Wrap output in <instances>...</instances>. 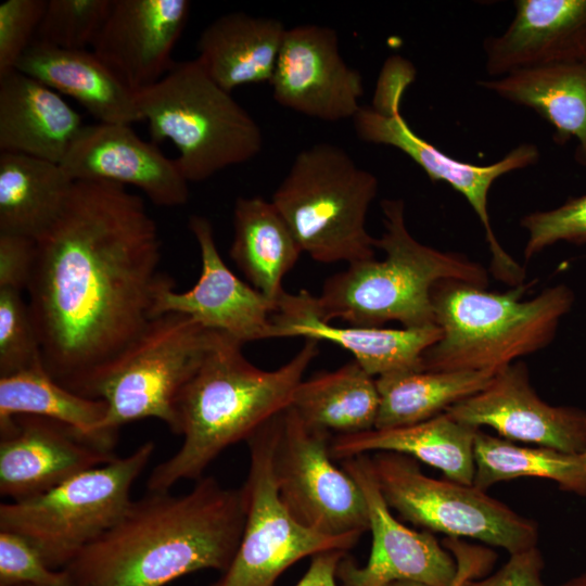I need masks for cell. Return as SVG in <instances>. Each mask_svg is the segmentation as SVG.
<instances>
[{"label": "cell", "instance_id": "cell-1", "mask_svg": "<svg viewBox=\"0 0 586 586\" xmlns=\"http://www.w3.org/2000/svg\"><path fill=\"white\" fill-rule=\"evenodd\" d=\"M162 240L139 195L109 181H75L61 215L36 240L26 289L46 371L87 397L153 319L166 276Z\"/></svg>", "mask_w": 586, "mask_h": 586}, {"label": "cell", "instance_id": "cell-2", "mask_svg": "<svg viewBox=\"0 0 586 586\" xmlns=\"http://www.w3.org/2000/svg\"><path fill=\"white\" fill-rule=\"evenodd\" d=\"M245 524L242 488L203 476L183 495L149 492L66 568L74 586H165L201 570L225 573Z\"/></svg>", "mask_w": 586, "mask_h": 586}, {"label": "cell", "instance_id": "cell-3", "mask_svg": "<svg viewBox=\"0 0 586 586\" xmlns=\"http://www.w3.org/2000/svg\"><path fill=\"white\" fill-rule=\"evenodd\" d=\"M243 344L215 331L199 368L180 391L176 433L180 448L156 464L149 492H169L182 480H200L229 446L246 441L265 422L286 409L296 386L318 355V341L306 339L288 362L275 370L251 364Z\"/></svg>", "mask_w": 586, "mask_h": 586}, {"label": "cell", "instance_id": "cell-4", "mask_svg": "<svg viewBox=\"0 0 586 586\" xmlns=\"http://www.w3.org/2000/svg\"><path fill=\"white\" fill-rule=\"evenodd\" d=\"M381 208L384 230L375 238V249L384 257L349 264L326 280L318 296L306 291L316 317L326 322L341 319L354 327L397 321L404 328H421L435 324L431 291L436 282L453 279L487 286L488 275L481 264L412 237L402 199H384Z\"/></svg>", "mask_w": 586, "mask_h": 586}, {"label": "cell", "instance_id": "cell-5", "mask_svg": "<svg viewBox=\"0 0 586 586\" xmlns=\"http://www.w3.org/2000/svg\"><path fill=\"white\" fill-rule=\"evenodd\" d=\"M536 281L505 292L453 279L436 282L431 301L441 337L423 353V370H498L548 346L575 293L559 283L523 300Z\"/></svg>", "mask_w": 586, "mask_h": 586}, {"label": "cell", "instance_id": "cell-6", "mask_svg": "<svg viewBox=\"0 0 586 586\" xmlns=\"http://www.w3.org/2000/svg\"><path fill=\"white\" fill-rule=\"evenodd\" d=\"M141 120L154 143L169 140L189 182L251 161L263 149L253 116L195 60L174 64L156 84L136 93Z\"/></svg>", "mask_w": 586, "mask_h": 586}, {"label": "cell", "instance_id": "cell-7", "mask_svg": "<svg viewBox=\"0 0 586 586\" xmlns=\"http://www.w3.org/2000/svg\"><path fill=\"white\" fill-rule=\"evenodd\" d=\"M378 189V178L344 149L319 142L296 154L271 202L302 252L349 265L375 257L366 218Z\"/></svg>", "mask_w": 586, "mask_h": 586}, {"label": "cell", "instance_id": "cell-8", "mask_svg": "<svg viewBox=\"0 0 586 586\" xmlns=\"http://www.w3.org/2000/svg\"><path fill=\"white\" fill-rule=\"evenodd\" d=\"M155 450L148 441L125 457L81 472L33 498L0 505V531L25 538L54 570L106 533L131 502L130 489Z\"/></svg>", "mask_w": 586, "mask_h": 586}, {"label": "cell", "instance_id": "cell-9", "mask_svg": "<svg viewBox=\"0 0 586 586\" xmlns=\"http://www.w3.org/2000/svg\"><path fill=\"white\" fill-rule=\"evenodd\" d=\"M214 334L181 314L155 316L87 393L107 405L101 430L118 434L126 423L155 418L175 434L176 399L202 362Z\"/></svg>", "mask_w": 586, "mask_h": 586}, {"label": "cell", "instance_id": "cell-10", "mask_svg": "<svg viewBox=\"0 0 586 586\" xmlns=\"http://www.w3.org/2000/svg\"><path fill=\"white\" fill-rule=\"evenodd\" d=\"M371 459L378 487L386 505L428 532L476 539L513 555L537 546L538 525L486 491L425 475L418 462L403 454L375 453Z\"/></svg>", "mask_w": 586, "mask_h": 586}, {"label": "cell", "instance_id": "cell-11", "mask_svg": "<svg viewBox=\"0 0 586 586\" xmlns=\"http://www.w3.org/2000/svg\"><path fill=\"white\" fill-rule=\"evenodd\" d=\"M280 413L245 441L250 467L241 487L244 530L231 565L211 586H276L280 575L298 560L324 551H348L359 539L316 533L298 523L281 501L272 467Z\"/></svg>", "mask_w": 586, "mask_h": 586}, {"label": "cell", "instance_id": "cell-12", "mask_svg": "<svg viewBox=\"0 0 586 586\" xmlns=\"http://www.w3.org/2000/svg\"><path fill=\"white\" fill-rule=\"evenodd\" d=\"M331 434L289 406L279 416L272 467L279 497L303 526L332 537L361 536L369 512L357 482L333 463Z\"/></svg>", "mask_w": 586, "mask_h": 586}, {"label": "cell", "instance_id": "cell-13", "mask_svg": "<svg viewBox=\"0 0 586 586\" xmlns=\"http://www.w3.org/2000/svg\"><path fill=\"white\" fill-rule=\"evenodd\" d=\"M358 138L367 143L397 149L416 163L434 182L443 181L471 205L485 232L494 277L512 286L525 282V269L498 242L488 215V193L501 176L536 164L539 151L533 143H521L499 161L476 165L454 158L412 130L400 113V105L375 110L361 106L353 118Z\"/></svg>", "mask_w": 586, "mask_h": 586}, {"label": "cell", "instance_id": "cell-14", "mask_svg": "<svg viewBox=\"0 0 586 586\" xmlns=\"http://www.w3.org/2000/svg\"><path fill=\"white\" fill-rule=\"evenodd\" d=\"M341 464L365 495L372 547L362 566L348 555L343 557L336 570L340 586H386L396 581L449 586L457 573L455 557L431 532L410 530L392 514L378 487L370 456L345 458Z\"/></svg>", "mask_w": 586, "mask_h": 586}, {"label": "cell", "instance_id": "cell-15", "mask_svg": "<svg viewBox=\"0 0 586 586\" xmlns=\"http://www.w3.org/2000/svg\"><path fill=\"white\" fill-rule=\"evenodd\" d=\"M189 229L201 253L199 280L190 290L177 292L166 276L154 295L153 318L168 313L181 314L242 344L277 337L271 320L276 304L228 268L218 252L211 221L193 215Z\"/></svg>", "mask_w": 586, "mask_h": 586}, {"label": "cell", "instance_id": "cell-16", "mask_svg": "<svg viewBox=\"0 0 586 586\" xmlns=\"http://www.w3.org/2000/svg\"><path fill=\"white\" fill-rule=\"evenodd\" d=\"M269 85L281 106L331 123L353 119L365 93L362 75L343 59L336 31L317 24L286 29Z\"/></svg>", "mask_w": 586, "mask_h": 586}, {"label": "cell", "instance_id": "cell-17", "mask_svg": "<svg viewBox=\"0 0 586 586\" xmlns=\"http://www.w3.org/2000/svg\"><path fill=\"white\" fill-rule=\"evenodd\" d=\"M116 445L34 415L0 422V495L18 501L116 458Z\"/></svg>", "mask_w": 586, "mask_h": 586}, {"label": "cell", "instance_id": "cell-18", "mask_svg": "<svg viewBox=\"0 0 586 586\" xmlns=\"http://www.w3.org/2000/svg\"><path fill=\"white\" fill-rule=\"evenodd\" d=\"M456 421L488 426L502 438L568 454L586 453V411L550 405L531 384L522 361L498 369L480 392L445 410Z\"/></svg>", "mask_w": 586, "mask_h": 586}, {"label": "cell", "instance_id": "cell-19", "mask_svg": "<svg viewBox=\"0 0 586 586\" xmlns=\"http://www.w3.org/2000/svg\"><path fill=\"white\" fill-rule=\"evenodd\" d=\"M61 166L74 181L133 186L157 206H181L190 195L189 181L176 160L126 124L85 125Z\"/></svg>", "mask_w": 586, "mask_h": 586}, {"label": "cell", "instance_id": "cell-20", "mask_svg": "<svg viewBox=\"0 0 586 586\" xmlns=\"http://www.w3.org/2000/svg\"><path fill=\"white\" fill-rule=\"evenodd\" d=\"M190 10L188 0H113L91 50L137 93L174 66L171 52Z\"/></svg>", "mask_w": 586, "mask_h": 586}, {"label": "cell", "instance_id": "cell-21", "mask_svg": "<svg viewBox=\"0 0 586 586\" xmlns=\"http://www.w3.org/2000/svg\"><path fill=\"white\" fill-rule=\"evenodd\" d=\"M514 8L506 30L484 39L488 75L553 64L586 66V0H515Z\"/></svg>", "mask_w": 586, "mask_h": 586}, {"label": "cell", "instance_id": "cell-22", "mask_svg": "<svg viewBox=\"0 0 586 586\" xmlns=\"http://www.w3.org/2000/svg\"><path fill=\"white\" fill-rule=\"evenodd\" d=\"M271 320L278 337L333 342L352 353L354 360L377 378L423 370V353L441 337L436 324L402 329L333 326L311 313L305 290L296 294L284 291Z\"/></svg>", "mask_w": 586, "mask_h": 586}, {"label": "cell", "instance_id": "cell-23", "mask_svg": "<svg viewBox=\"0 0 586 586\" xmlns=\"http://www.w3.org/2000/svg\"><path fill=\"white\" fill-rule=\"evenodd\" d=\"M85 125L43 82L20 71L0 78V151L61 164Z\"/></svg>", "mask_w": 586, "mask_h": 586}, {"label": "cell", "instance_id": "cell-24", "mask_svg": "<svg viewBox=\"0 0 586 586\" xmlns=\"http://www.w3.org/2000/svg\"><path fill=\"white\" fill-rule=\"evenodd\" d=\"M16 69L74 98L99 123L131 125L141 120L136 92L92 50L61 49L34 41Z\"/></svg>", "mask_w": 586, "mask_h": 586}, {"label": "cell", "instance_id": "cell-25", "mask_svg": "<svg viewBox=\"0 0 586 586\" xmlns=\"http://www.w3.org/2000/svg\"><path fill=\"white\" fill-rule=\"evenodd\" d=\"M286 29L272 17L244 12L220 15L202 30L196 61L228 92L270 84Z\"/></svg>", "mask_w": 586, "mask_h": 586}, {"label": "cell", "instance_id": "cell-26", "mask_svg": "<svg viewBox=\"0 0 586 586\" xmlns=\"http://www.w3.org/2000/svg\"><path fill=\"white\" fill-rule=\"evenodd\" d=\"M476 431L442 412L411 425L335 435L330 453L334 460L368 451L398 453L440 470L447 480L473 485Z\"/></svg>", "mask_w": 586, "mask_h": 586}, {"label": "cell", "instance_id": "cell-27", "mask_svg": "<svg viewBox=\"0 0 586 586\" xmlns=\"http://www.w3.org/2000/svg\"><path fill=\"white\" fill-rule=\"evenodd\" d=\"M500 98L533 110L553 128V140L575 139V161L586 166V66L553 64L513 71L477 82Z\"/></svg>", "mask_w": 586, "mask_h": 586}, {"label": "cell", "instance_id": "cell-28", "mask_svg": "<svg viewBox=\"0 0 586 586\" xmlns=\"http://www.w3.org/2000/svg\"><path fill=\"white\" fill-rule=\"evenodd\" d=\"M229 254L251 285L276 304L284 293L282 280L303 253L271 201L239 196L233 208Z\"/></svg>", "mask_w": 586, "mask_h": 586}, {"label": "cell", "instance_id": "cell-29", "mask_svg": "<svg viewBox=\"0 0 586 586\" xmlns=\"http://www.w3.org/2000/svg\"><path fill=\"white\" fill-rule=\"evenodd\" d=\"M74 183L61 164L0 152V233L39 239L61 215Z\"/></svg>", "mask_w": 586, "mask_h": 586}, {"label": "cell", "instance_id": "cell-30", "mask_svg": "<svg viewBox=\"0 0 586 586\" xmlns=\"http://www.w3.org/2000/svg\"><path fill=\"white\" fill-rule=\"evenodd\" d=\"M290 406L309 425L336 435L374 429L379 393L374 377L357 361L302 380Z\"/></svg>", "mask_w": 586, "mask_h": 586}, {"label": "cell", "instance_id": "cell-31", "mask_svg": "<svg viewBox=\"0 0 586 586\" xmlns=\"http://www.w3.org/2000/svg\"><path fill=\"white\" fill-rule=\"evenodd\" d=\"M497 370L411 371L375 378L379 410L374 429L429 420L480 392Z\"/></svg>", "mask_w": 586, "mask_h": 586}, {"label": "cell", "instance_id": "cell-32", "mask_svg": "<svg viewBox=\"0 0 586 586\" xmlns=\"http://www.w3.org/2000/svg\"><path fill=\"white\" fill-rule=\"evenodd\" d=\"M473 455V485L479 489L521 477H540L557 483L562 491L586 496V453L521 446L477 429Z\"/></svg>", "mask_w": 586, "mask_h": 586}, {"label": "cell", "instance_id": "cell-33", "mask_svg": "<svg viewBox=\"0 0 586 586\" xmlns=\"http://www.w3.org/2000/svg\"><path fill=\"white\" fill-rule=\"evenodd\" d=\"M106 413L103 399L67 390L43 366L0 378V422L17 415L40 416L116 445L118 434L101 430Z\"/></svg>", "mask_w": 586, "mask_h": 586}, {"label": "cell", "instance_id": "cell-34", "mask_svg": "<svg viewBox=\"0 0 586 586\" xmlns=\"http://www.w3.org/2000/svg\"><path fill=\"white\" fill-rule=\"evenodd\" d=\"M113 0H47L35 41L68 50H87L101 31Z\"/></svg>", "mask_w": 586, "mask_h": 586}, {"label": "cell", "instance_id": "cell-35", "mask_svg": "<svg viewBox=\"0 0 586 586\" xmlns=\"http://www.w3.org/2000/svg\"><path fill=\"white\" fill-rule=\"evenodd\" d=\"M41 366V346L26 294L0 288V378Z\"/></svg>", "mask_w": 586, "mask_h": 586}, {"label": "cell", "instance_id": "cell-36", "mask_svg": "<svg viewBox=\"0 0 586 586\" xmlns=\"http://www.w3.org/2000/svg\"><path fill=\"white\" fill-rule=\"evenodd\" d=\"M520 226L527 233L525 262L559 242L585 245L586 193L571 196L552 209L528 213L521 218Z\"/></svg>", "mask_w": 586, "mask_h": 586}, {"label": "cell", "instance_id": "cell-37", "mask_svg": "<svg viewBox=\"0 0 586 586\" xmlns=\"http://www.w3.org/2000/svg\"><path fill=\"white\" fill-rule=\"evenodd\" d=\"M74 586L65 569H51L17 534L0 531V586Z\"/></svg>", "mask_w": 586, "mask_h": 586}, {"label": "cell", "instance_id": "cell-38", "mask_svg": "<svg viewBox=\"0 0 586 586\" xmlns=\"http://www.w3.org/2000/svg\"><path fill=\"white\" fill-rule=\"evenodd\" d=\"M47 0H7L0 4V78L16 66L36 38Z\"/></svg>", "mask_w": 586, "mask_h": 586}, {"label": "cell", "instance_id": "cell-39", "mask_svg": "<svg viewBox=\"0 0 586 586\" xmlns=\"http://www.w3.org/2000/svg\"><path fill=\"white\" fill-rule=\"evenodd\" d=\"M36 254V240L0 233V288L26 292Z\"/></svg>", "mask_w": 586, "mask_h": 586}, {"label": "cell", "instance_id": "cell-40", "mask_svg": "<svg viewBox=\"0 0 586 586\" xmlns=\"http://www.w3.org/2000/svg\"><path fill=\"white\" fill-rule=\"evenodd\" d=\"M545 561L537 546L510 555L508 561L485 578L467 581L463 586H546Z\"/></svg>", "mask_w": 586, "mask_h": 586}, {"label": "cell", "instance_id": "cell-41", "mask_svg": "<svg viewBox=\"0 0 586 586\" xmlns=\"http://www.w3.org/2000/svg\"><path fill=\"white\" fill-rule=\"evenodd\" d=\"M457 562V573L449 586H463L473 578H480L493 566L496 555L486 547L470 545L461 538L446 537L442 542ZM386 586H428L412 581H396Z\"/></svg>", "mask_w": 586, "mask_h": 586}, {"label": "cell", "instance_id": "cell-42", "mask_svg": "<svg viewBox=\"0 0 586 586\" xmlns=\"http://www.w3.org/2000/svg\"><path fill=\"white\" fill-rule=\"evenodd\" d=\"M347 551L332 550L311 557L303 577L294 586H337L336 570Z\"/></svg>", "mask_w": 586, "mask_h": 586}, {"label": "cell", "instance_id": "cell-43", "mask_svg": "<svg viewBox=\"0 0 586 586\" xmlns=\"http://www.w3.org/2000/svg\"><path fill=\"white\" fill-rule=\"evenodd\" d=\"M557 586H586V571L558 584Z\"/></svg>", "mask_w": 586, "mask_h": 586}, {"label": "cell", "instance_id": "cell-44", "mask_svg": "<svg viewBox=\"0 0 586 586\" xmlns=\"http://www.w3.org/2000/svg\"><path fill=\"white\" fill-rule=\"evenodd\" d=\"M20 586H31V585H20Z\"/></svg>", "mask_w": 586, "mask_h": 586}]
</instances>
